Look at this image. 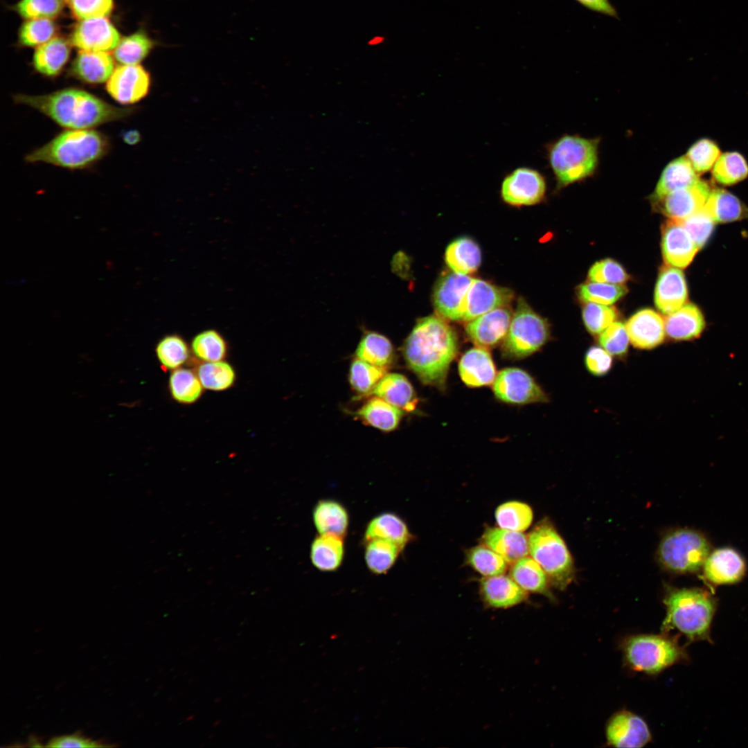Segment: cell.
<instances>
[{
  "mask_svg": "<svg viewBox=\"0 0 748 748\" xmlns=\"http://www.w3.org/2000/svg\"><path fill=\"white\" fill-rule=\"evenodd\" d=\"M402 350L408 367L422 383L443 390L458 353V337L442 318L428 316L416 322Z\"/></svg>",
  "mask_w": 748,
  "mask_h": 748,
  "instance_id": "1",
  "label": "cell"
},
{
  "mask_svg": "<svg viewBox=\"0 0 748 748\" xmlns=\"http://www.w3.org/2000/svg\"><path fill=\"white\" fill-rule=\"evenodd\" d=\"M16 103L30 107L69 130L91 129L128 116L132 109L113 106L78 88H66L51 93L16 94Z\"/></svg>",
  "mask_w": 748,
  "mask_h": 748,
  "instance_id": "2",
  "label": "cell"
},
{
  "mask_svg": "<svg viewBox=\"0 0 748 748\" xmlns=\"http://www.w3.org/2000/svg\"><path fill=\"white\" fill-rule=\"evenodd\" d=\"M664 603L666 615L661 626L662 632L668 634L676 630L688 643H713L711 625L718 601L709 591L700 588L670 589Z\"/></svg>",
  "mask_w": 748,
  "mask_h": 748,
  "instance_id": "3",
  "label": "cell"
},
{
  "mask_svg": "<svg viewBox=\"0 0 748 748\" xmlns=\"http://www.w3.org/2000/svg\"><path fill=\"white\" fill-rule=\"evenodd\" d=\"M109 149L108 139L98 131L67 130L27 154L26 161L44 162L68 169H83L101 159Z\"/></svg>",
  "mask_w": 748,
  "mask_h": 748,
  "instance_id": "4",
  "label": "cell"
},
{
  "mask_svg": "<svg viewBox=\"0 0 748 748\" xmlns=\"http://www.w3.org/2000/svg\"><path fill=\"white\" fill-rule=\"evenodd\" d=\"M599 138L564 134L546 145L549 166L560 190L591 177L598 166Z\"/></svg>",
  "mask_w": 748,
  "mask_h": 748,
  "instance_id": "5",
  "label": "cell"
},
{
  "mask_svg": "<svg viewBox=\"0 0 748 748\" xmlns=\"http://www.w3.org/2000/svg\"><path fill=\"white\" fill-rule=\"evenodd\" d=\"M626 664L632 670L648 675L658 674L671 666L690 659L677 637L662 634H638L622 643Z\"/></svg>",
  "mask_w": 748,
  "mask_h": 748,
  "instance_id": "6",
  "label": "cell"
},
{
  "mask_svg": "<svg viewBox=\"0 0 748 748\" xmlns=\"http://www.w3.org/2000/svg\"><path fill=\"white\" fill-rule=\"evenodd\" d=\"M528 552L543 569L550 583L565 589L573 577V564L563 540L549 523L537 525L528 536Z\"/></svg>",
  "mask_w": 748,
  "mask_h": 748,
  "instance_id": "7",
  "label": "cell"
},
{
  "mask_svg": "<svg viewBox=\"0 0 748 748\" xmlns=\"http://www.w3.org/2000/svg\"><path fill=\"white\" fill-rule=\"evenodd\" d=\"M550 334L548 322L520 298L502 342V356L512 360L526 358L541 349Z\"/></svg>",
  "mask_w": 748,
  "mask_h": 748,
  "instance_id": "8",
  "label": "cell"
},
{
  "mask_svg": "<svg viewBox=\"0 0 748 748\" xmlns=\"http://www.w3.org/2000/svg\"><path fill=\"white\" fill-rule=\"evenodd\" d=\"M711 552L708 539L700 532L688 528L666 535L659 548L661 563L669 571L686 573L700 570Z\"/></svg>",
  "mask_w": 748,
  "mask_h": 748,
  "instance_id": "9",
  "label": "cell"
},
{
  "mask_svg": "<svg viewBox=\"0 0 748 748\" xmlns=\"http://www.w3.org/2000/svg\"><path fill=\"white\" fill-rule=\"evenodd\" d=\"M492 391L498 400L511 404L546 403L549 400L546 393L535 379L519 368L501 370L492 383Z\"/></svg>",
  "mask_w": 748,
  "mask_h": 748,
  "instance_id": "10",
  "label": "cell"
},
{
  "mask_svg": "<svg viewBox=\"0 0 748 748\" xmlns=\"http://www.w3.org/2000/svg\"><path fill=\"white\" fill-rule=\"evenodd\" d=\"M546 191L544 175L528 166H519L506 173L500 187L503 201L513 206L537 204L544 198Z\"/></svg>",
  "mask_w": 748,
  "mask_h": 748,
  "instance_id": "11",
  "label": "cell"
},
{
  "mask_svg": "<svg viewBox=\"0 0 748 748\" xmlns=\"http://www.w3.org/2000/svg\"><path fill=\"white\" fill-rule=\"evenodd\" d=\"M710 191L708 184L700 179L692 186L650 199L655 211L670 220L681 221L704 206Z\"/></svg>",
  "mask_w": 748,
  "mask_h": 748,
  "instance_id": "12",
  "label": "cell"
},
{
  "mask_svg": "<svg viewBox=\"0 0 748 748\" xmlns=\"http://www.w3.org/2000/svg\"><path fill=\"white\" fill-rule=\"evenodd\" d=\"M150 87V74L139 64L118 66L106 84L109 96L123 105L134 104L144 98Z\"/></svg>",
  "mask_w": 748,
  "mask_h": 748,
  "instance_id": "13",
  "label": "cell"
},
{
  "mask_svg": "<svg viewBox=\"0 0 748 748\" xmlns=\"http://www.w3.org/2000/svg\"><path fill=\"white\" fill-rule=\"evenodd\" d=\"M513 293L483 280L474 278L464 299L462 320L470 321L495 309L508 304Z\"/></svg>",
  "mask_w": 748,
  "mask_h": 748,
  "instance_id": "14",
  "label": "cell"
},
{
  "mask_svg": "<svg viewBox=\"0 0 748 748\" xmlns=\"http://www.w3.org/2000/svg\"><path fill=\"white\" fill-rule=\"evenodd\" d=\"M512 312L504 306L491 310L467 322L465 332L479 347L489 349L504 341L511 322Z\"/></svg>",
  "mask_w": 748,
  "mask_h": 748,
  "instance_id": "15",
  "label": "cell"
},
{
  "mask_svg": "<svg viewBox=\"0 0 748 748\" xmlns=\"http://www.w3.org/2000/svg\"><path fill=\"white\" fill-rule=\"evenodd\" d=\"M473 279L454 272L439 280L433 295L434 305L439 315L451 321L462 320L464 299Z\"/></svg>",
  "mask_w": 748,
  "mask_h": 748,
  "instance_id": "16",
  "label": "cell"
},
{
  "mask_svg": "<svg viewBox=\"0 0 748 748\" xmlns=\"http://www.w3.org/2000/svg\"><path fill=\"white\" fill-rule=\"evenodd\" d=\"M605 735L608 745L616 747H642L652 738L644 720L627 711H618L611 717Z\"/></svg>",
  "mask_w": 748,
  "mask_h": 748,
  "instance_id": "17",
  "label": "cell"
},
{
  "mask_svg": "<svg viewBox=\"0 0 748 748\" xmlns=\"http://www.w3.org/2000/svg\"><path fill=\"white\" fill-rule=\"evenodd\" d=\"M120 41L118 32L106 17L81 20L71 37V43L81 51L108 52Z\"/></svg>",
  "mask_w": 748,
  "mask_h": 748,
  "instance_id": "18",
  "label": "cell"
},
{
  "mask_svg": "<svg viewBox=\"0 0 748 748\" xmlns=\"http://www.w3.org/2000/svg\"><path fill=\"white\" fill-rule=\"evenodd\" d=\"M702 568L705 579L713 585L740 582L747 571L743 557L729 547L719 548L711 551Z\"/></svg>",
  "mask_w": 748,
  "mask_h": 748,
  "instance_id": "19",
  "label": "cell"
},
{
  "mask_svg": "<svg viewBox=\"0 0 748 748\" xmlns=\"http://www.w3.org/2000/svg\"><path fill=\"white\" fill-rule=\"evenodd\" d=\"M690 234L677 221H666L661 228V250L665 262L677 268L690 265L699 250Z\"/></svg>",
  "mask_w": 748,
  "mask_h": 748,
  "instance_id": "20",
  "label": "cell"
},
{
  "mask_svg": "<svg viewBox=\"0 0 748 748\" xmlns=\"http://www.w3.org/2000/svg\"><path fill=\"white\" fill-rule=\"evenodd\" d=\"M625 325L630 344L636 349L652 350L664 341V319L654 310H639L633 314Z\"/></svg>",
  "mask_w": 748,
  "mask_h": 748,
  "instance_id": "21",
  "label": "cell"
},
{
  "mask_svg": "<svg viewBox=\"0 0 748 748\" xmlns=\"http://www.w3.org/2000/svg\"><path fill=\"white\" fill-rule=\"evenodd\" d=\"M688 289L684 273L670 265L661 268L654 289V303L663 314H670L686 303Z\"/></svg>",
  "mask_w": 748,
  "mask_h": 748,
  "instance_id": "22",
  "label": "cell"
},
{
  "mask_svg": "<svg viewBox=\"0 0 748 748\" xmlns=\"http://www.w3.org/2000/svg\"><path fill=\"white\" fill-rule=\"evenodd\" d=\"M480 594L483 603L492 609H508L524 602L528 592L510 576L503 574L484 576L480 580Z\"/></svg>",
  "mask_w": 748,
  "mask_h": 748,
  "instance_id": "23",
  "label": "cell"
},
{
  "mask_svg": "<svg viewBox=\"0 0 748 748\" xmlns=\"http://www.w3.org/2000/svg\"><path fill=\"white\" fill-rule=\"evenodd\" d=\"M458 372L463 383L472 388L492 384L497 374L490 352L479 346L469 349L462 355Z\"/></svg>",
  "mask_w": 748,
  "mask_h": 748,
  "instance_id": "24",
  "label": "cell"
},
{
  "mask_svg": "<svg viewBox=\"0 0 748 748\" xmlns=\"http://www.w3.org/2000/svg\"><path fill=\"white\" fill-rule=\"evenodd\" d=\"M114 69V59L109 52L90 51H80L71 68L77 78L93 84L107 82Z\"/></svg>",
  "mask_w": 748,
  "mask_h": 748,
  "instance_id": "25",
  "label": "cell"
},
{
  "mask_svg": "<svg viewBox=\"0 0 748 748\" xmlns=\"http://www.w3.org/2000/svg\"><path fill=\"white\" fill-rule=\"evenodd\" d=\"M666 335L673 341H689L702 334L705 321L702 312L693 303H686L664 319Z\"/></svg>",
  "mask_w": 748,
  "mask_h": 748,
  "instance_id": "26",
  "label": "cell"
},
{
  "mask_svg": "<svg viewBox=\"0 0 748 748\" xmlns=\"http://www.w3.org/2000/svg\"><path fill=\"white\" fill-rule=\"evenodd\" d=\"M483 544L513 563L527 555L528 542L522 532L502 528H487L482 535Z\"/></svg>",
  "mask_w": 748,
  "mask_h": 748,
  "instance_id": "27",
  "label": "cell"
},
{
  "mask_svg": "<svg viewBox=\"0 0 748 748\" xmlns=\"http://www.w3.org/2000/svg\"><path fill=\"white\" fill-rule=\"evenodd\" d=\"M371 394L404 411H413L418 405V400L412 384L400 373H386Z\"/></svg>",
  "mask_w": 748,
  "mask_h": 748,
  "instance_id": "28",
  "label": "cell"
},
{
  "mask_svg": "<svg viewBox=\"0 0 748 748\" xmlns=\"http://www.w3.org/2000/svg\"><path fill=\"white\" fill-rule=\"evenodd\" d=\"M698 173L686 157L682 156L669 162L662 170L654 190L650 197H659L697 184Z\"/></svg>",
  "mask_w": 748,
  "mask_h": 748,
  "instance_id": "29",
  "label": "cell"
},
{
  "mask_svg": "<svg viewBox=\"0 0 748 748\" xmlns=\"http://www.w3.org/2000/svg\"><path fill=\"white\" fill-rule=\"evenodd\" d=\"M404 413L402 409L375 396L368 400L355 415L364 424L388 432L398 427Z\"/></svg>",
  "mask_w": 748,
  "mask_h": 748,
  "instance_id": "30",
  "label": "cell"
},
{
  "mask_svg": "<svg viewBox=\"0 0 748 748\" xmlns=\"http://www.w3.org/2000/svg\"><path fill=\"white\" fill-rule=\"evenodd\" d=\"M412 536L404 520L393 513H384L373 517L367 524L364 541L382 539L391 541L402 549Z\"/></svg>",
  "mask_w": 748,
  "mask_h": 748,
  "instance_id": "31",
  "label": "cell"
},
{
  "mask_svg": "<svg viewBox=\"0 0 748 748\" xmlns=\"http://www.w3.org/2000/svg\"><path fill=\"white\" fill-rule=\"evenodd\" d=\"M313 522L319 534L330 533L344 537L349 525L347 509L333 499H322L315 505Z\"/></svg>",
  "mask_w": 748,
  "mask_h": 748,
  "instance_id": "32",
  "label": "cell"
},
{
  "mask_svg": "<svg viewBox=\"0 0 748 748\" xmlns=\"http://www.w3.org/2000/svg\"><path fill=\"white\" fill-rule=\"evenodd\" d=\"M344 556V537L330 533L319 534L312 541L310 559L322 571H333L341 566Z\"/></svg>",
  "mask_w": 748,
  "mask_h": 748,
  "instance_id": "33",
  "label": "cell"
},
{
  "mask_svg": "<svg viewBox=\"0 0 748 748\" xmlns=\"http://www.w3.org/2000/svg\"><path fill=\"white\" fill-rule=\"evenodd\" d=\"M69 54V44L64 38L53 37L37 46L33 55V66L41 74L53 77L60 73Z\"/></svg>",
  "mask_w": 748,
  "mask_h": 748,
  "instance_id": "34",
  "label": "cell"
},
{
  "mask_svg": "<svg viewBox=\"0 0 748 748\" xmlns=\"http://www.w3.org/2000/svg\"><path fill=\"white\" fill-rule=\"evenodd\" d=\"M445 259L455 273L467 275L475 271L481 264V253L478 244L472 239L460 238L446 249Z\"/></svg>",
  "mask_w": 748,
  "mask_h": 748,
  "instance_id": "35",
  "label": "cell"
},
{
  "mask_svg": "<svg viewBox=\"0 0 748 748\" xmlns=\"http://www.w3.org/2000/svg\"><path fill=\"white\" fill-rule=\"evenodd\" d=\"M510 576L528 593L540 594L551 597L549 578L541 566L533 558L525 556L513 562Z\"/></svg>",
  "mask_w": 748,
  "mask_h": 748,
  "instance_id": "36",
  "label": "cell"
},
{
  "mask_svg": "<svg viewBox=\"0 0 748 748\" xmlns=\"http://www.w3.org/2000/svg\"><path fill=\"white\" fill-rule=\"evenodd\" d=\"M704 207L715 223L733 222L748 216V211L740 199L724 189L711 190Z\"/></svg>",
  "mask_w": 748,
  "mask_h": 748,
  "instance_id": "37",
  "label": "cell"
},
{
  "mask_svg": "<svg viewBox=\"0 0 748 748\" xmlns=\"http://www.w3.org/2000/svg\"><path fill=\"white\" fill-rule=\"evenodd\" d=\"M355 356L369 364L388 368L394 361V348L391 341L376 332H367L359 343Z\"/></svg>",
  "mask_w": 748,
  "mask_h": 748,
  "instance_id": "38",
  "label": "cell"
},
{
  "mask_svg": "<svg viewBox=\"0 0 748 748\" xmlns=\"http://www.w3.org/2000/svg\"><path fill=\"white\" fill-rule=\"evenodd\" d=\"M364 544L366 566L377 575L387 573L403 550L398 544L382 539L368 540L364 541Z\"/></svg>",
  "mask_w": 748,
  "mask_h": 748,
  "instance_id": "39",
  "label": "cell"
},
{
  "mask_svg": "<svg viewBox=\"0 0 748 748\" xmlns=\"http://www.w3.org/2000/svg\"><path fill=\"white\" fill-rule=\"evenodd\" d=\"M203 386L197 373L190 369L178 368L173 370L169 378V389L172 398L181 404H192L201 396Z\"/></svg>",
  "mask_w": 748,
  "mask_h": 748,
  "instance_id": "40",
  "label": "cell"
},
{
  "mask_svg": "<svg viewBox=\"0 0 748 748\" xmlns=\"http://www.w3.org/2000/svg\"><path fill=\"white\" fill-rule=\"evenodd\" d=\"M154 42L143 31L123 38L114 50V57L123 65H137L153 48Z\"/></svg>",
  "mask_w": 748,
  "mask_h": 748,
  "instance_id": "41",
  "label": "cell"
},
{
  "mask_svg": "<svg viewBox=\"0 0 748 748\" xmlns=\"http://www.w3.org/2000/svg\"><path fill=\"white\" fill-rule=\"evenodd\" d=\"M714 180L722 185L737 184L748 176V164L737 152H725L719 157L712 168Z\"/></svg>",
  "mask_w": 748,
  "mask_h": 748,
  "instance_id": "42",
  "label": "cell"
},
{
  "mask_svg": "<svg viewBox=\"0 0 748 748\" xmlns=\"http://www.w3.org/2000/svg\"><path fill=\"white\" fill-rule=\"evenodd\" d=\"M387 368L375 366L355 358L350 364L349 382L353 389L359 395H371L383 377Z\"/></svg>",
  "mask_w": 748,
  "mask_h": 748,
  "instance_id": "43",
  "label": "cell"
},
{
  "mask_svg": "<svg viewBox=\"0 0 748 748\" xmlns=\"http://www.w3.org/2000/svg\"><path fill=\"white\" fill-rule=\"evenodd\" d=\"M497 525L502 528L523 532L531 524L533 514L526 504L511 501L499 506L495 510Z\"/></svg>",
  "mask_w": 748,
  "mask_h": 748,
  "instance_id": "44",
  "label": "cell"
},
{
  "mask_svg": "<svg viewBox=\"0 0 748 748\" xmlns=\"http://www.w3.org/2000/svg\"><path fill=\"white\" fill-rule=\"evenodd\" d=\"M197 374L203 387L211 391L228 389L235 380L233 368L223 360L204 362L198 367Z\"/></svg>",
  "mask_w": 748,
  "mask_h": 748,
  "instance_id": "45",
  "label": "cell"
},
{
  "mask_svg": "<svg viewBox=\"0 0 748 748\" xmlns=\"http://www.w3.org/2000/svg\"><path fill=\"white\" fill-rule=\"evenodd\" d=\"M191 349L194 355L204 362H217L224 359L227 344L220 332L207 329L193 337Z\"/></svg>",
  "mask_w": 748,
  "mask_h": 748,
  "instance_id": "46",
  "label": "cell"
},
{
  "mask_svg": "<svg viewBox=\"0 0 748 748\" xmlns=\"http://www.w3.org/2000/svg\"><path fill=\"white\" fill-rule=\"evenodd\" d=\"M466 562L484 576L503 574L508 567V562L501 555L484 544L467 550Z\"/></svg>",
  "mask_w": 748,
  "mask_h": 748,
  "instance_id": "47",
  "label": "cell"
},
{
  "mask_svg": "<svg viewBox=\"0 0 748 748\" xmlns=\"http://www.w3.org/2000/svg\"><path fill=\"white\" fill-rule=\"evenodd\" d=\"M155 351L161 366L171 370L180 368L187 361L190 355L186 341L177 334L168 335L163 337L158 342Z\"/></svg>",
  "mask_w": 748,
  "mask_h": 748,
  "instance_id": "48",
  "label": "cell"
},
{
  "mask_svg": "<svg viewBox=\"0 0 748 748\" xmlns=\"http://www.w3.org/2000/svg\"><path fill=\"white\" fill-rule=\"evenodd\" d=\"M627 292L623 285L590 281L580 285L578 296L583 302H593L603 305H612L622 298Z\"/></svg>",
  "mask_w": 748,
  "mask_h": 748,
  "instance_id": "49",
  "label": "cell"
},
{
  "mask_svg": "<svg viewBox=\"0 0 748 748\" xmlns=\"http://www.w3.org/2000/svg\"><path fill=\"white\" fill-rule=\"evenodd\" d=\"M582 317L585 328L593 336H598L618 317V312L613 306L593 302H585L582 308Z\"/></svg>",
  "mask_w": 748,
  "mask_h": 748,
  "instance_id": "50",
  "label": "cell"
},
{
  "mask_svg": "<svg viewBox=\"0 0 748 748\" xmlns=\"http://www.w3.org/2000/svg\"><path fill=\"white\" fill-rule=\"evenodd\" d=\"M598 343L613 357L625 359L630 343L625 325L614 321L598 335Z\"/></svg>",
  "mask_w": 748,
  "mask_h": 748,
  "instance_id": "51",
  "label": "cell"
},
{
  "mask_svg": "<svg viewBox=\"0 0 748 748\" xmlns=\"http://www.w3.org/2000/svg\"><path fill=\"white\" fill-rule=\"evenodd\" d=\"M720 154V149L715 142L702 139L688 148L686 157L694 170L700 174L713 168Z\"/></svg>",
  "mask_w": 748,
  "mask_h": 748,
  "instance_id": "52",
  "label": "cell"
},
{
  "mask_svg": "<svg viewBox=\"0 0 748 748\" xmlns=\"http://www.w3.org/2000/svg\"><path fill=\"white\" fill-rule=\"evenodd\" d=\"M55 26L50 19L26 21L19 31L20 42L27 46H39L53 37Z\"/></svg>",
  "mask_w": 748,
  "mask_h": 748,
  "instance_id": "53",
  "label": "cell"
},
{
  "mask_svg": "<svg viewBox=\"0 0 748 748\" xmlns=\"http://www.w3.org/2000/svg\"><path fill=\"white\" fill-rule=\"evenodd\" d=\"M677 222L686 229L699 249L706 243L715 224L704 206L687 218Z\"/></svg>",
  "mask_w": 748,
  "mask_h": 748,
  "instance_id": "54",
  "label": "cell"
},
{
  "mask_svg": "<svg viewBox=\"0 0 748 748\" xmlns=\"http://www.w3.org/2000/svg\"><path fill=\"white\" fill-rule=\"evenodd\" d=\"M63 6L61 0H21L16 8L18 13L26 19H51L61 12Z\"/></svg>",
  "mask_w": 748,
  "mask_h": 748,
  "instance_id": "55",
  "label": "cell"
},
{
  "mask_svg": "<svg viewBox=\"0 0 748 748\" xmlns=\"http://www.w3.org/2000/svg\"><path fill=\"white\" fill-rule=\"evenodd\" d=\"M629 278L630 276L623 266L610 258L596 262L588 272V279L590 281L623 285Z\"/></svg>",
  "mask_w": 748,
  "mask_h": 748,
  "instance_id": "56",
  "label": "cell"
},
{
  "mask_svg": "<svg viewBox=\"0 0 748 748\" xmlns=\"http://www.w3.org/2000/svg\"><path fill=\"white\" fill-rule=\"evenodd\" d=\"M73 15L80 20L108 16L113 0H67Z\"/></svg>",
  "mask_w": 748,
  "mask_h": 748,
  "instance_id": "57",
  "label": "cell"
},
{
  "mask_svg": "<svg viewBox=\"0 0 748 748\" xmlns=\"http://www.w3.org/2000/svg\"><path fill=\"white\" fill-rule=\"evenodd\" d=\"M584 364L591 375L603 377L612 370L614 357L600 346H592L585 353Z\"/></svg>",
  "mask_w": 748,
  "mask_h": 748,
  "instance_id": "58",
  "label": "cell"
},
{
  "mask_svg": "<svg viewBox=\"0 0 748 748\" xmlns=\"http://www.w3.org/2000/svg\"><path fill=\"white\" fill-rule=\"evenodd\" d=\"M98 741L92 740L78 733L52 738L46 745L49 747H107Z\"/></svg>",
  "mask_w": 748,
  "mask_h": 748,
  "instance_id": "59",
  "label": "cell"
},
{
  "mask_svg": "<svg viewBox=\"0 0 748 748\" xmlns=\"http://www.w3.org/2000/svg\"><path fill=\"white\" fill-rule=\"evenodd\" d=\"M589 11L620 20L616 7L609 0H574Z\"/></svg>",
  "mask_w": 748,
  "mask_h": 748,
  "instance_id": "60",
  "label": "cell"
},
{
  "mask_svg": "<svg viewBox=\"0 0 748 748\" xmlns=\"http://www.w3.org/2000/svg\"><path fill=\"white\" fill-rule=\"evenodd\" d=\"M123 139L126 143L134 145L139 141L140 136L138 132L131 130L125 132L123 136Z\"/></svg>",
  "mask_w": 748,
  "mask_h": 748,
  "instance_id": "61",
  "label": "cell"
},
{
  "mask_svg": "<svg viewBox=\"0 0 748 748\" xmlns=\"http://www.w3.org/2000/svg\"><path fill=\"white\" fill-rule=\"evenodd\" d=\"M384 37H382V36H375V37H374L371 38V39L369 40V42H368V44H369V45H376V44H380V43L383 42H384Z\"/></svg>",
  "mask_w": 748,
  "mask_h": 748,
  "instance_id": "62",
  "label": "cell"
}]
</instances>
